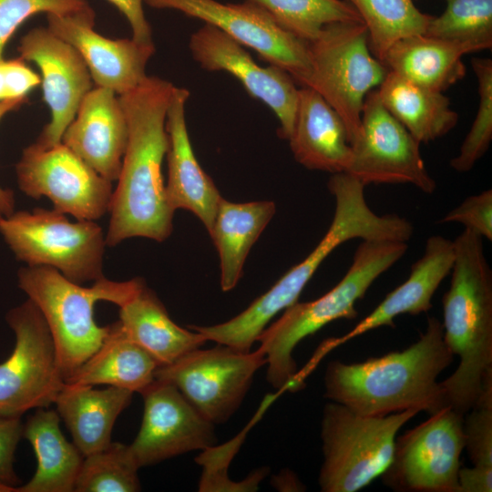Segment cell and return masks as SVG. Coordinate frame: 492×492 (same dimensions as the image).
<instances>
[{
  "label": "cell",
  "mask_w": 492,
  "mask_h": 492,
  "mask_svg": "<svg viewBox=\"0 0 492 492\" xmlns=\"http://www.w3.org/2000/svg\"><path fill=\"white\" fill-rule=\"evenodd\" d=\"M20 190L33 199L48 198L54 209L79 220H97L109 211L113 188L62 142L24 149L15 165Z\"/></svg>",
  "instance_id": "cell-13"
},
{
  "label": "cell",
  "mask_w": 492,
  "mask_h": 492,
  "mask_svg": "<svg viewBox=\"0 0 492 492\" xmlns=\"http://www.w3.org/2000/svg\"><path fill=\"white\" fill-rule=\"evenodd\" d=\"M174 87L147 76L136 88L118 96L128 138L108 211V247L133 237L163 241L172 232L175 210L167 199L161 165L169 146L166 117Z\"/></svg>",
  "instance_id": "cell-1"
},
{
  "label": "cell",
  "mask_w": 492,
  "mask_h": 492,
  "mask_svg": "<svg viewBox=\"0 0 492 492\" xmlns=\"http://www.w3.org/2000/svg\"><path fill=\"white\" fill-rule=\"evenodd\" d=\"M158 362L131 340L118 321L108 325L100 347L65 383L115 386L141 393L154 380Z\"/></svg>",
  "instance_id": "cell-28"
},
{
  "label": "cell",
  "mask_w": 492,
  "mask_h": 492,
  "mask_svg": "<svg viewBox=\"0 0 492 492\" xmlns=\"http://www.w3.org/2000/svg\"><path fill=\"white\" fill-rule=\"evenodd\" d=\"M126 334L145 349L159 364H169L208 341L199 332L178 325L157 294L146 283L119 307Z\"/></svg>",
  "instance_id": "cell-26"
},
{
  "label": "cell",
  "mask_w": 492,
  "mask_h": 492,
  "mask_svg": "<svg viewBox=\"0 0 492 492\" xmlns=\"http://www.w3.org/2000/svg\"><path fill=\"white\" fill-rule=\"evenodd\" d=\"M158 9H174L223 31L251 47L270 65L278 67L300 84L310 70L307 42L281 27L260 5L245 0L224 4L216 0H144Z\"/></svg>",
  "instance_id": "cell-15"
},
{
  "label": "cell",
  "mask_w": 492,
  "mask_h": 492,
  "mask_svg": "<svg viewBox=\"0 0 492 492\" xmlns=\"http://www.w3.org/2000/svg\"><path fill=\"white\" fill-rule=\"evenodd\" d=\"M457 222L471 231L492 240V190L465 199L457 207L448 211L439 223Z\"/></svg>",
  "instance_id": "cell-39"
},
{
  "label": "cell",
  "mask_w": 492,
  "mask_h": 492,
  "mask_svg": "<svg viewBox=\"0 0 492 492\" xmlns=\"http://www.w3.org/2000/svg\"><path fill=\"white\" fill-rule=\"evenodd\" d=\"M248 1L262 7L281 27L304 42L315 39L326 25L363 22L356 9L346 0Z\"/></svg>",
  "instance_id": "cell-32"
},
{
  "label": "cell",
  "mask_w": 492,
  "mask_h": 492,
  "mask_svg": "<svg viewBox=\"0 0 492 492\" xmlns=\"http://www.w3.org/2000/svg\"><path fill=\"white\" fill-rule=\"evenodd\" d=\"M465 448L473 466L492 468V374L464 415Z\"/></svg>",
  "instance_id": "cell-36"
},
{
  "label": "cell",
  "mask_w": 492,
  "mask_h": 492,
  "mask_svg": "<svg viewBox=\"0 0 492 492\" xmlns=\"http://www.w3.org/2000/svg\"><path fill=\"white\" fill-rule=\"evenodd\" d=\"M20 58L34 62L41 71L43 97L51 119L36 143L49 148L61 142L84 97L93 88L87 66L78 51L47 27H36L17 46Z\"/></svg>",
  "instance_id": "cell-17"
},
{
  "label": "cell",
  "mask_w": 492,
  "mask_h": 492,
  "mask_svg": "<svg viewBox=\"0 0 492 492\" xmlns=\"http://www.w3.org/2000/svg\"><path fill=\"white\" fill-rule=\"evenodd\" d=\"M41 77L22 58L0 61V101L26 97Z\"/></svg>",
  "instance_id": "cell-40"
},
{
  "label": "cell",
  "mask_w": 492,
  "mask_h": 492,
  "mask_svg": "<svg viewBox=\"0 0 492 492\" xmlns=\"http://www.w3.org/2000/svg\"><path fill=\"white\" fill-rule=\"evenodd\" d=\"M5 320L15 334L10 355L0 363V415L21 417L47 408L65 384L48 326L29 299L12 308Z\"/></svg>",
  "instance_id": "cell-10"
},
{
  "label": "cell",
  "mask_w": 492,
  "mask_h": 492,
  "mask_svg": "<svg viewBox=\"0 0 492 492\" xmlns=\"http://www.w3.org/2000/svg\"><path fill=\"white\" fill-rule=\"evenodd\" d=\"M138 469L128 445L111 442L104 449L84 456L74 491H139Z\"/></svg>",
  "instance_id": "cell-33"
},
{
  "label": "cell",
  "mask_w": 492,
  "mask_h": 492,
  "mask_svg": "<svg viewBox=\"0 0 492 492\" xmlns=\"http://www.w3.org/2000/svg\"><path fill=\"white\" fill-rule=\"evenodd\" d=\"M133 394L115 386L95 389L91 385L65 383L54 404L73 443L86 456L112 442L114 424L130 404Z\"/></svg>",
  "instance_id": "cell-25"
},
{
  "label": "cell",
  "mask_w": 492,
  "mask_h": 492,
  "mask_svg": "<svg viewBox=\"0 0 492 492\" xmlns=\"http://www.w3.org/2000/svg\"><path fill=\"white\" fill-rule=\"evenodd\" d=\"M128 138L126 116L117 94L92 88L83 98L61 142L109 181L118 179Z\"/></svg>",
  "instance_id": "cell-20"
},
{
  "label": "cell",
  "mask_w": 492,
  "mask_h": 492,
  "mask_svg": "<svg viewBox=\"0 0 492 492\" xmlns=\"http://www.w3.org/2000/svg\"><path fill=\"white\" fill-rule=\"evenodd\" d=\"M443 14L432 16L425 35L492 46V0H444Z\"/></svg>",
  "instance_id": "cell-34"
},
{
  "label": "cell",
  "mask_w": 492,
  "mask_h": 492,
  "mask_svg": "<svg viewBox=\"0 0 492 492\" xmlns=\"http://www.w3.org/2000/svg\"><path fill=\"white\" fill-rule=\"evenodd\" d=\"M92 8L87 0H0V61L20 25L38 13L68 15Z\"/></svg>",
  "instance_id": "cell-37"
},
{
  "label": "cell",
  "mask_w": 492,
  "mask_h": 492,
  "mask_svg": "<svg viewBox=\"0 0 492 492\" xmlns=\"http://www.w3.org/2000/svg\"><path fill=\"white\" fill-rule=\"evenodd\" d=\"M275 212L273 201L232 202L221 198L209 234L219 253L223 292L239 282L251 247Z\"/></svg>",
  "instance_id": "cell-29"
},
{
  "label": "cell",
  "mask_w": 492,
  "mask_h": 492,
  "mask_svg": "<svg viewBox=\"0 0 492 492\" xmlns=\"http://www.w3.org/2000/svg\"><path fill=\"white\" fill-rule=\"evenodd\" d=\"M140 395L144 403L141 425L128 445L138 468L215 446V425L172 384L155 379Z\"/></svg>",
  "instance_id": "cell-16"
},
{
  "label": "cell",
  "mask_w": 492,
  "mask_h": 492,
  "mask_svg": "<svg viewBox=\"0 0 492 492\" xmlns=\"http://www.w3.org/2000/svg\"><path fill=\"white\" fill-rule=\"evenodd\" d=\"M266 365L258 348L240 351L219 344L192 350L175 362L159 366L155 379L178 388L187 401L211 424L226 423L244 400L257 371Z\"/></svg>",
  "instance_id": "cell-11"
},
{
  "label": "cell",
  "mask_w": 492,
  "mask_h": 492,
  "mask_svg": "<svg viewBox=\"0 0 492 492\" xmlns=\"http://www.w3.org/2000/svg\"><path fill=\"white\" fill-rule=\"evenodd\" d=\"M453 241L455 259L441 323L444 340L459 364L440 385L446 405L465 415L492 374V271L481 236L465 229Z\"/></svg>",
  "instance_id": "cell-4"
},
{
  "label": "cell",
  "mask_w": 492,
  "mask_h": 492,
  "mask_svg": "<svg viewBox=\"0 0 492 492\" xmlns=\"http://www.w3.org/2000/svg\"><path fill=\"white\" fill-rule=\"evenodd\" d=\"M471 66L478 82L479 104L459 153L450 160L451 168L458 172L469 171L487 152L492 139V60L474 57Z\"/></svg>",
  "instance_id": "cell-35"
},
{
  "label": "cell",
  "mask_w": 492,
  "mask_h": 492,
  "mask_svg": "<svg viewBox=\"0 0 492 492\" xmlns=\"http://www.w3.org/2000/svg\"><path fill=\"white\" fill-rule=\"evenodd\" d=\"M27 100L26 97L0 101V121L8 113L18 109ZM0 209L4 216L10 215L15 210V196L13 190L0 186Z\"/></svg>",
  "instance_id": "cell-44"
},
{
  "label": "cell",
  "mask_w": 492,
  "mask_h": 492,
  "mask_svg": "<svg viewBox=\"0 0 492 492\" xmlns=\"http://www.w3.org/2000/svg\"><path fill=\"white\" fill-rule=\"evenodd\" d=\"M189 48L202 69L230 73L250 96L267 105L279 119L280 138L288 140L293 129L299 89L289 73L272 65L261 67L241 44L209 24L190 36Z\"/></svg>",
  "instance_id": "cell-18"
},
{
  "label": "cell",
  "mask_w": 492,
  "mask_h": 492,
  "mask_svg": "<svg viewBox=\"0 0 492 492\" xmlns=\"http://www.w3.org/2000/svg\"><path fill=\"white\" fill-rule=\"evenodd\" d=\"M21 437V417L0 415V484L18 487L19 478L14 469V459Z\"/></svg>",
  "instance_id": "cell-41"
},
{
  "label": "cell",
  "mask_w": 492,
  "mask_h": 492,
  "mask_svg": "<svg viewBox=\"0 0 492 492\" xmlns=\"http://www.w3.org/2000/svg\"><path fill=\"white\" fill-rule=\"evenodd\" d=\"M489 49L485 45L413 35L398 39L381 62L387 70L431 90L443 92L466 75L462 57Z\"/></svg>",
  "instance_id": "cell-24"
},
{
  "label": "cell",
  "mask_w": 492,
  "mask_h": 492,
  "mask_svg": "<svg viewBox=\"0 0 492 492\" xmlns=\"http://www.w3.org/2000/svg\"><path fill=\"white\" fill-rule=\"evenodd\" d=\"M0 234L26 266L54 268L77 284L105 277V233L95 220L72 222L55 209L36 208L4 216Z\"/></svg>",
  "instance_id": "cell-9"
},
{
  "label": "cell",
  "mask_w": 492,
  "mask_h": 492,
  "mask_svg": "<svg viewBox=\"0 0 492 492\" xmlns=\"http://www.w3.org/2000/svg\"><path fill=\"white\" fill-rule=\"evenodd\" d=\"M295 160L313 170L347 172L352 146L340 116L314 89H298L293 129L288 138Z\"/></svg>",
  "instance_id": "cell-23"
},
{
  "label": "cell",
  "mask_w": 492,
  "mask_h": 492,
  "mask_svg": "<svg viewBox=\"0 0 492 492\" xmlns=\"http://www.w3.org/2000/svg\"><path fill=\"white\" fill-rule=\"evenodd\" d=\"M407 249L408 244L404 241H363L348 271L333 288L316 300L296 302L266 327L257 342L266 357L268 383L280 392L303 388L297 379V365L292 355L295 347L333 321L354 319L356 302Z\"/></svg>",
  "instance_id": "cell-5"
},
{
  "label": "cell",
  "mask_w": 492,
  "mask_h": 492,
  "mask_svg": "<svg viewBox=\"0 0 492 492\" xmlns=\"http://www.w3.org/2000/svg\"><path fill=\"white\" fill-rule=\"evenodd\" d=\"M56 411L37 408L23 424V437L36 457V470L17 492H72L84 456L64 436Z\"/></svg>",
  "instance_id": "cell-27"
},
{
  "label": "cell",
  "mask_w": 492,
  "mask_h": 492,
  "mask_svg": "<svg viewBox=\"0 0 492 492\" xmlns=\"http://www.w3.org/2000/svg\"><path fill=\"white\" fill-rule=\"evenodd\" d=\"M0 492H17V487L0 484Z\"/></svg>",
  "instance_id": "cell-45"
},
{
  "label": "cell",
  "mask_w": 492,
  "mask_h": 492,
  "mask_svg": "<svg viewBox=\"0 0 492 492\" xmlns=\"http://www.w3.org/2000/svg\"><path fill=\"white\" fill-rule=\"evenodd\" d=\"M328 190L334 198L332 222L315 248L275 284L235 317L215 325L192 328L207 341L249 352L272 319L298 301L323 261L354 239L408 242L414 227L396 214L378 215L367 204L364 185L346 173L332 174Z\"/></svg>",
  "instance_id": "cell-2"
},
{
  "label": "cell",
  "mask_w": 492,
  "mask_h": 492,
  "mask_svg": "<svg viewBox=\"0 0 492 492\" xmlns=\"http://www.w3.org/2000/svg\"><path fill=\"white\" fill-rule=\"evenodd\" d=\"M377 93L384 107L421 144L446 135L458 121L442 92L419 86L387 70Z\"/></svg>",
  "instance_id": "cell-30"
},
{
  "label": "cell",
  "mask_w": 492,
  "mask_h": 492,
  "mask_svg": "<svg viewBox=\"0 0 492 492\" xmlns=\"http://www.w3.org/2000/svg\"><path fill=\"white\" fill-rule=\"evenodd\" d=\"M361 134L352 145L346 173L368 184H411L426 194L436 189L420 154V143L384 107L377 90L364 98Z\"/></svg>",
  "instance_id": "cell-14"
},
{
  "label": "cell",
  "mask_w": 492,
  "mask_h": 492,
  "mask_svg": "<svg viewBox=\"0 0 492 492\" xmlns=\"http://www.w3.org/2000/svg\"><path fill=\"white\" fill-rule=\"evenodd\" d=\"M236 440L237 437L225 446H210L202 450L203 453L197 457L196 461L203 466L200 491H252L258 488L259 483L266 476V468L258 469L247 480L240 483L231 482L227 478L225 469L239 446Z\"/></svg>",
  "instance_id": "cell-38"
},
{
  "label": "cell",
  "mask_w": 492,
  "mask_h": 492,
  "mask_svg": "<svg viewBox=\"0 0 492 492\" xmlns=\"http://www.w3.org/2000/svg\"><path fill=\"white\" fill-rule=\"evenodd\" d=\"M145 283L137 277L116 282L103 277L85 287L48 266H26L17 272L18 287L41 312L56 346L65 381L102 344L108 325L99 326L94 307L99 301L118 307Z\"/></svg>",
  "instance_id": "cell-6"
},
{
  "label": "cell",
  "mask_w": 492,
  "mask_h": 492,
  "mask_svg": "<svg viewBox=\"0 0 492 492\" xmlns=\"http://www.w3.org/2000/svg\"><path fill=\"white\" fill-rule=\"evenodd\" d=\"M3 217H4V214H3V212H2V210H1V209H0V220H1V219H2Z\"/></svg>",
  "instance_id": "cell-46"
},
{
  "label": "cell",
  "mask_w": 492,
  "mask_h": 492,
  "mask_svg": "<svg viewBox=\"0 0 492 492\" xmlns=\"http://www.w3.org/2000/svg\"><path fill=\"white\" fill-rule=\"evenodd\" d=\"M454 360L442 323L427 319L425 333L409 347L361 363L332 361L324 374V397L366 416L415 409L429 415L446 404L437 382Z\"/></svg>",
  "instance_id": "cell-3"
},
{
  "label": "cell",
  "mask_w": 492,
  "mask_h": 492,
  "mask_svg": "<svg viewBox=\"0 0 492 492\" xmlns=\"http://www.w3.org/2000/svg\"><path fill=\"white\" fill-rule=\"evenodd\" d=\"M455 259L454 241L440 235L427 239L424 254L413 263L409 277L345 334L330 338L319 358L339 345L382 326L395 327L401 314L417 315L432 308L434 293L450 273Z\"/></svg>",
  "instance_id": "cell-22"
},
{
  "label": "cell",
  "mask_w": 492,
  "mask_h": 492,
  "mask_svg": "<svg viewBox=\"0 0 492 492\" xmlns=\"http://www.w3.org/2000/svg\"><path fill=\"white\" fill-rule=\"evenodd\" d=\"M358 12L368 31L370 50L381 61L400 38L425 34L432 17L413 0H346Z\"/></svg>",
  "instance_id": "cell-31"
},
{
  "label": "cell",
  "mask_w": 492,
  "mask_h": 492,
  "mask_svg": "<svg viewBox=\"0 0 492 492\" xmlns=\"http://www.w3.org/2000/svg\"><path fill=\"white\" fill-rule=\"evenodd\" d=\"M464 449V415L443 407L395 439L383 482L399 492H458Z\"/></svg>",
  "instance_id": "cell-12"
},
{
  "label": "cell",
  "mask_w": 492,
  "mask_h": 492,
  "mask_svg": "<svg viewBox=\"0 0 492 492\" xmlns=\"http://www.w3.org/2000/svg\"><path fill=\"white\" fill-rule=\"evenodd\" d=\"M189 97L187 88L174 87L166 117L169 146L165 189L173 210L192 212L210 232L222 196L200 165L191 147L185 117Z\"/></svg>",
  "instance_id": "cell-21"
},
{
  "label": "cell",
  "mask_w": 492,
  "mask_h": 492,
  "mask_svg": "<svg viewBox=\"0 0 492 492\" xmlns=\"http://www.w3.org/2000/svg\"><path fill=\"white\" fill-rule=\"evenodd\" d=\"M108 1L125 15L131 27L133 39L141 43L153 42L152 30L143 9L144 0Z\"/></svg>",
  "instance_id": "cell-42"
},
{
  "label": "cell",
  "mask_w": 492,
  "mask_h": 492,
  "mask_svg": "<svg viewBox=\"0 0 492 492\" xmlns=\"http://www.w3.org/2000/svg\"><path fill=\"white\" fill-rule=\"evenodd\" d=\"M47 28L72 45L86 62L97 87L121 96L146 77V67L155 45L135 39H111L94 30L93 8L75 14H46Z\"/></svg>",
  "instance_id": "cell-19"
},
{
  "label": "cell",
  "mask_w": 492,
  "mask_h": 492,
  "mask_svg": "<svg viewBox=\"0 0 492 492\" xmlns=\"http://www.w3.org/2000/svg\"><path fill=\"white\" fill-rule=\"evenodd\" d=\"M307 48L310 70L300 85L318 92L340 116L352 146L361 134L364 98L387 69L373 56L363 22L326 25Z\"/></svg>",
  "instance_id": "cell-8"
},
{
  "label": "cell",
  "mask_w": 492,
  "mask_h": 492,
  "mask_svg": "<svg viewBox=\"0 0 492 492\" xmlns=\"http://www.w3.org/2000/svg\"><path fill=\"white\" fill-rule=\"evenodd\" d=\"M492 468L473 466L460 467L458 492H491Z\"/></svg>",
  "instance_id": "cell-43"
},
{
  "label": "cell",
  "mask_w": 492,
  "mask_h": 492,
  "mask_svg": "<svg viewBox=\"0 0 492 492\" xmlns=\"http://www.w3.org/2000/svg\"><path fill=\"white\" fill-rule=\"evenodd\" d=\"M418 413L409 409L366 416L328 402L321 422V491L356 492L381 477L393 460L398 431Z\"/></svg>",
  "instance_id": "cell-7"
}]
</instances>
